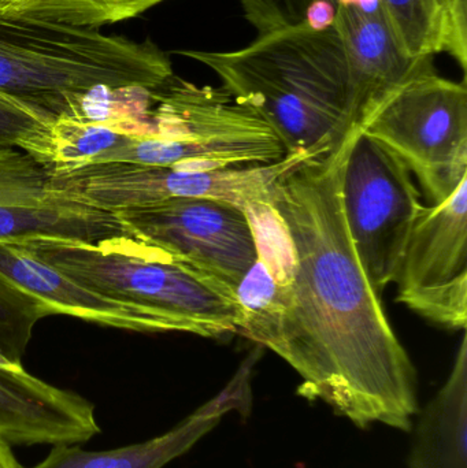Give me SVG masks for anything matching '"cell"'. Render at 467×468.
<instances>
[{
    "mask_svg": "<svg viewBox=\"0 0 467 468\" xmlns=\"http://www.w3.org/2000/svg\"><path fill=\"white\" fill-rule=\"evenodd\" d=\"M356 131L284 173L271 192L276 210L252 221L274 291L240 335L301 376L299 395L323 400L356 428L383 423L411 431L419 376L359 263L343 214V170Z\"/></svg>",
    "mask_w": 467,
    "mask_h": 468,
    "instance_id": "1",
    "label": "cell"
},
{
    "mask_svg": "<svg viewBox=\"0 0 467 468\" xmlns=\"http://www.w3.org/2000/svg\"><path fill=\"white\" fill-rule=\"evenodd\" d=\"M177 54L216 73L238 103L276 131L287 155L332 150L351 131L347 60L334 24L304 21L243 48Z\"/></svg>",
    "mask_w": 467,
    "mask_h": 468,
    "instance_id": "2",
    "label": "cell"
},
{
    "mask_svg": "<svg viewBox=\"0 0 467 468\" xmlns=\"http://www.w3.org/2000/svg\"><path fill=\"white\" fill-rule=\"evenodd\" d=\"M173 74L151 41L0 10V93L52 120H85L96 93L155 90Z\"/></svg>",
    "mask_w": 467,
    "mask_h": 468,
    "instance_id": "3",
    "label": "cell"
},
{
    "mask_svg": "<svg viewBox=\"0 0 467 468\" xmlns=\"http://www.w3.org/2000/svg\"><path fill=\"white\" fill-rule=\"evenodd\" d=\"M132 140L92 164L175 169H243L287 156L279 134L222 87L196 85L173 74L150 90L144 114L121 121Z\"/></svg>",
    "mask_w": 467,
    "mask_h": 468,
    "instance_id": "4",
    "label": "cell"
},
{
    "mask_svg": "<svg viewBox=\"0 0 467 468\" xmlns=\"http://www.w3.org/2000/svg\"><path fill=\"white\" fill-rule=\"evenodd\" d=\"M14 244L96 293L175 319L189 335L227 338L240 330L232 292L132 236L98 242L43 236Z\"/></svg>",
    "mask_w": 467,
    "mask_h": 468,
    "instance_id": "5",
    "label": "cell"
},
{
    "mask_svg": "<svg viewBox=\"0 0 467 468\" xmlns=\"http://www.w3.org/2000/svg\"><path fill=\"white\" fill-rule=\"evenodd\" d=\"M399 156L433 205L467 178V87L433 63L405 82L362 129Z\"/></svg>",
    "mask_w": 467,
    "mask_h": 468,
    "instance_id": "6",
    "label": "cell"
},
{
    "mask_svg": "<svg viewBox=\"0 0 467 468\" xmlns=\"http://www.w3.org/2000/svg\"><path fill=\"white\" fill-rule=\"evenodd\" d=\"M342 202L359 263L380 294L397 280L424 208L410 169L389 148L358 129L343 170Z\"/></svg>",
    "mask_w": 467,
    "mask_h": 468,
    "instance_id": "7",
    "label": "cell"
},
{
    "mask_svg": "<svg viewBox=\"0 0 467 468\" xmlns=\"http://www.w3.org/2000/svg\"><path fill=\"white\" fill-rule=\"evenodd\" d=\"M318 153L293 154L282 161L243 169L194 170L125 164L85 165L48 172L52 191L101 210L114 211L189 197L232 203L246 210L268 202L274 183Z\"/></svg>",
    "mask_w": 467,
    "mask_h": 468,
    "instance_id": "8",
    "label": "cell"
},
{
    "mask_svg": "<svg viewBox=\"0 0 467 468\" xmlns=\"http://www.w3.org/2000/svg\"><path fill=\"white\" fill-rule=\"evenodd\" d=\"M114 214L129 236L165 250L233 294L257 258L246 211L232 203L177 197Z\"/></svg>",
    "mask_w": 467,
    "mask_h": 468,
    "instance_id": "9",
    "label": "cell"
},
{
    "mask_svg": "<svg viewBox=\"0 0 467 468\" xmlns=\"http://www.w3.org/2000/svg\"><path fill=\"white\" fill-rule=\"evenodd\" d=\"M397 300L450 330L467 324V178L439 205L424 206L398 272Z\"/></svg>",
    "mask_w": 467,
    "mask_h": 468,
    "instance_id": "10",
    "label": "cell"
},
{
    "mask_svg": "<svg viewBox=\"0 0 467 468\" xmlns=\"http://www.w3.org/2000/svg\"><path fill=\"white\" fill-rule=\"evenodd\" d=\"M334 25L347 60L350 128L362 131L432 57L411 58L406 52L380 0H340Z\"/></svg>",
    "mask_w": 467,
    "mask_h": 468,
    "instance_id": "11",
    "label": "cell"
},
{
    "mask_svg": "<svg viewBox=\"0 0 467 468\" xmlns=\"http://www.w3.org/2000/svg\"><path fill=\"white\" fill-rule=\"evenodd\" d=\"M101 431L95 407L77 393L0 367V439L13 445L87 442Z\"/></svg>",
    "mask_w": 467,
    "mask_h": 468,
    "instance_id": "12",
    "label": "cell"
},
{
    "mask_svg": "<svg viewBox=\"0 0 467 468\" xmlns=\"http://www.w3.org/2000/svg\"><path fill=\"white\" fill-rule=\"evenodd\" d=\"M0 274L54 308L101 326L137 333H186L183 324L150 308L109 299L38 261L21 245L0 242Z\"/></svg>",
    "mask_w": 467,
    "mask_h": 468,
    "instance_id": "13",
    "label": "cell"
},
{
    "mask_svg": "<svg viewBox=\"0 0 467 468\" xmlns=\"http://www.w3.org/2000/svg\"><path fill=\"white\" fill-rule=\"evenodd\" d=\"M254 359L255 354L241 365L227 389L162 436L98 452L73 444H57L44 461L30 468H164L210 433L227 412L239 409L241 401L247 403Z\"/></svg>",
    "mask_w": 467,
    "mask_h": 468,
    "instance_id": "14",
    "label": "cell"
},
{
    "mask_svg": "<svg viewBox=\"0 0 467 468\" xmlns=\"http://www.w3.org/2000/svg\"><path fill=\"white\" fill-rule=\"evenodd\" d=\"M409 468H467V337L444 387L414 429Z\"/></svg>",
    "mask_w": 467,
    "mask_h": 468,
    "instance_id": "15",
    "label": "cell"
},
{
    "mask_svg": "<svg viewBox=\"0 0 467 468\" xmlns=\"http://www.w3.org/2000/svg\"><path fill=\"white\" fill-rule=\"evenodd\" d=\"M43 236L98 242L129 234L111 211L76 200L66 199L38 207L0 206V242Z\"/></svg>",
    "mask_w": 467,
    "mask_h": 468,
    "instance_id": "16",
    "label": "cell"
},
{
    "mask_svg": "<svg viewBox=\"0 0 467 468\" xmlns=\"http://www.w3.org/2000/svg\"><path fill=\"white\" fill-rule=\"evenodd\" d=\"M165 0H0V10L74 27L99 29L139 16Z\"/></svg>",
    "mask_w": 467,
    "mask_h": 468,
    "instance_id": "17",
    "label": "cell"
},
{
    "mask_svg": "<svg viewBox=\"0 0 467 468\" xmlns=\"http://www.w3.org/2000/svg\"><path fill=\"white\" fill-rule=\"evenodd\" d=\"M132 137L115 121L58 120L54 165L47 172L92 164L101 154L128 144Z\"/></svg>",
    "mask_w": 467,
    "mask_h": 468,
    "instance_id": "18",
    "label": "cell"
},
{
    "mask_svg": "<svg viewBox=\"0 0 467 468\" xmlns=\"http://www.w3.org/2000/svg\"><path fill=\"white\" fill-rule=\"evenodd\" d=\"M43 112L0 93V150H19L48 170L54 165V125Z\"/></svg>",
    "mask_w": 467,
    "mask_h": 468,
    "instance_id": "19",
    "label": "cell"
},
{
    "mask_svg": "<svg viewBox=\"0 0 467 468\" xmlns=\"http://www.w3.org/2000/svg\"><path fill=\"white\" fill-rule=\"evenodd\" d=\"M55 315L54 308L0 274V354L22 365L33 329L40 319Z\"/></svg>",
    "mask_w": 467,
    "mask_h": 468,
    "instance_id": "20",
    "label": "cell"
},
{
    "mask_svg": "<svg viewBox=\"0 0 467 468\" xmlns=\"http://www.w3.org/2000/svg\"><path fill=\"white\" fill-rule=\"evenodd\" d=\"M69 197L52 191L49 176L19 150H0V206L54 205Z\"/></svg>",
    "mask_w": 467,
    "mask_h": 468,
    "instance_id": "21",
    "label": "cell"
},
{
    "mask_svg": "<svg viewBox=\"0 0 467 468\" xmlns=\"http://www.w3.org/2000/svg\"><path fill=\"white\" fill-rule=\"evenodd\" d=\"M384 13L411 58L440 54L432 0H380Z\"/></svg>",
    "mask_w": 467,
    "mask_h": 468,
    "instance_id": "22",
    "label": "cell"
},
{
    "mask_svg": "<svg viewBox=\"0 0 467 468\" xmlns=\"http://www.w3.org/2000/svg\"><path fill=\"white\" fill-rule=\"evenodd\" d=\"M438 24L440 54L467 69V0H432Z\"/></svg>",
    "mask_w": 467,
    "mask_h": 468,
    "instance_id": "23",
    "label": "cell"
},
{
    "mask_svg": "<svg viewBox=\"0 0 467 468\" xmlns=\"http://www.w3.org/2000/svg\"><path fill=\"white\" fill-rule=\"evenodd\" d=\"M247 21L262 33L302 24L309 16V0H239Z\"/></svg>",
    "mask_w": 467,
    "mask_h": 468,
    "instance_id": "24",
    "label": "cell"
},
{
    "mask_svg": "<svg viewBox=\"0 0 467 468\" xmlns=\"http://www.w3.org/2000/svg\"><path fill=\"white\" fill-rule=\"evenodd\" d=\"M310 10L307 21L315 27H331L336 16L340 0H309Z\"/></svg>",
    "mask_w": 467,
    "mask_h": 468,
    "instance_id": "25",
    "label": "cell"
},
{
    "mask_svg": "<svg viewBox=\"0 0 467 468\" xmlns=\"http://www.w3.org/2000/svg\"><path fill=\"white\" fill-rule=\"evenodd\" d=\"M0 468H22L14 456L11 445L0 439Z\"/></svg>",
    "mask_w": 467,
    "mask_h": 468,
    "instance_id": "26",
    "label": "cell"
},
{
    "mask_svg": "<svg viewBox=\"0 0 467 468\" xmlns=\"http://www.w3.org/2000/svg\"><path fill=\"white\" fill-rule=\"evenodd\" d=\"M0 367L16 370V368H22V365H14V363H11L10 360L5 359V357L0 354Z\"/></svg>",
    "mask_w": 467,
    "mask_h": 468,
    "instance_id": "27",
    "label": "cell"
}]
</instances>
